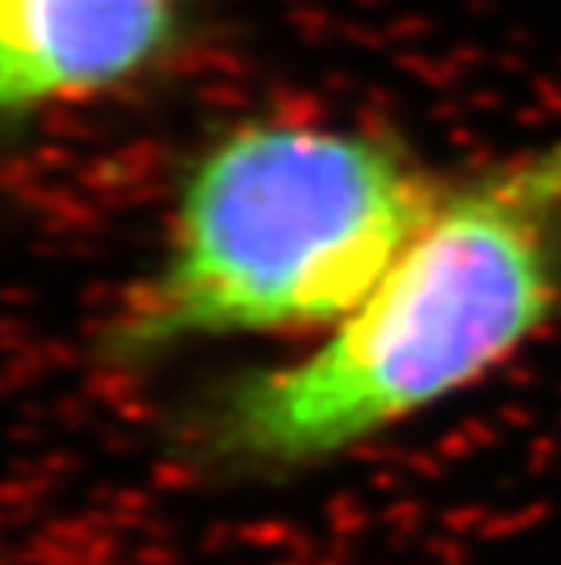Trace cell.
Instances as JSON below:
<instances>
[{"mask_svg": "<svg viewBox=\"0 0 561 565\" xmlns=\"http://www.w3.org/2000/svg\"><path fill=\"white\" fill-rule=\"evenodd\" d=\"M179 22L183 0H0V121L147 74Z\"/></svg>", "mask_w": 561, "mask_h": 565, "instance_id": "3957f363", "label": "cell"}, {"mask_svg": "<svg viewBox=\"0 0 561 565\" xmlns=\"http://www.w3.org/2000/svg\"><path fill=\"white\" fill-rule=\"evenodd\" d=\"M561 310V136L477 168L328 340L241 380L201 427L237 475H300L456 398Z\"/></svg>", "mask_w": 561, "mask_h": 565, "instance_id": "6da1fadb", "label": "cell"}, {"mask_svg": "<svg viewBox=\"0 0 561 565\" xmlns=\"http://www.w3.org/2000/svg\"><path fill=\"white\" fill-rule=\"evenodd\" d=\"M441 198L438 179L376 131L248 121L190 164L161 267L110 347L150 358L212 335L332 329Z\"/></svg>", "mask_w": 561, "mask_h": 565, "instance_id": "7a4b0ae2", "label": "cell"}]
</instances>
